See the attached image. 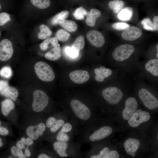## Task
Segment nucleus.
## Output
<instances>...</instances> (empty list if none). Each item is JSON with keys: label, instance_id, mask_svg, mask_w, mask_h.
Masks as SVG:
<instances>
[{"label": "nucleus", "instance_id": "31", "mask_svg": "<svg viewBox=\"0 0 158 158\" xmlns=\"http://www.w3.org/2000/svg\"><path fill=\"white\" fill-rule=\"evenodd\" d=\"M87 11L81 7L77 8L74 12L73 14L74 17L77 20H82L84 18V17L87 15Z\"/></svg>", "mask_w": 158, "mask_h": 158}, {"label": "nucleus", "instance_id": "15", "mask_svg": "<svg viewBox=\"0 0 158 158\" xmlns=\"http://www.w3.org/2000/svg\"><path fill=\"white\" fill-rule=\"evenodd\" d=\"M46 126L43 123H41L36 126H30L28 127L26 129L27 135L33 140H36L40 135H42L43 132L45 130Z\"/></svg>", "mask_w": 158, "mask_h": 158}, {"label": "nucleus", "instance_id": "21", "mask_svg": "<svg viewBox=\"0 0 158 158\" xmlns=\"http://www.w3.org/2000/svg\"><path fill=\"white\" fill-rule=\"evenodd\" d=\"M14 107V103L9 99H6L1 102V111L4 116H8Z\"/></svg>", "mask_w": 158, "mask_h": 158}, {"label": "nucleus", "instance_id": "12", "mask_svg": "<svg viewBox=\"0 0 158 158\" xmlns=\"http://www.w3.org/2000/svg\"><path fill=\"white\" fill-rule=\"evenodd\" d=\"M142 33V31L140 29L132 26L124 30L121 34V37L124 40L133 41L139 38Z\"/></svg>", "mask_w": 158, "mask_h": 158}, {"label": "nucleus", "instance_id": "39", "mask_svg": "<svg viewBox=\"0 0 158 158\" xmlns=\"http://www.w3.org/2000/svg\"><path fill=\"white\" fill-rule=\"evenodd\" d=\"M109 151V149L107 147H105L100 152L99 154L91 156L90 158H106Z\"/></svg>", "mask_w": 158, "mask_h": 158}, {"label": "nucleus", "instance_id": "52", "mask_svg": "<svg viewBox=\"0 0 158 158\" xmlns=\"http://www.w3.org/2000/svg\"><path fill=\"white\" fill-rule=\"evenodd\" d=\"M19 158H26V156L25 154H21L18 157Z\"/></svg>", "mask_w": 158, "mask_h": 158}, {"label": "nucleus", "instance_id": "6", "mask_svg": "<svg viewBox=\"0 0 158 158\" xmlns=\"http://www.w3.org/2000/svg\"><path fill=\"white\" fill-rule=\"evenodd\" d=\"M70 106L75 114L83 120L88 119L91 113L89 108L80 101L73 99L70 102Z\"/></svg>", "mask_w": 158, "mask_h": 158}, {"label": "nucleus", "instance_id": "48", "mask_svg": "<svg viewBox=\"0 0 158 158\" xmlns=\"http://www.w3.org/2000/svg\"><path fill=\"white\" fill-rule=\"evenodd\" d=\"M18 149V148L15 146H13L11 148V152L13 155L15 157H17Z\"/></svg>", "mask_w": 158, "mask_h": 158}, {"label": "nucleus", "instance_id": "54", "mask_svg": "<svg viewBox=\"0 0 158 158\" xmlns=\"http://www.w3.org/2000/svg\"><path fill=\"white\" fill-rule=\"evenodd\" d=\"M142 110L141 109H139L136 111V112L138 113H139L142 111Z\"/></svg>", "mask_w": 158, "mask_h": 158}, {"label": "nucleus", "instance_id": "34", "mask_svg": "<svg viewBox=\"0 0 158 158\" xmlns=\"http://www.w3.org/2000/svg\"><path fill=\"white\" fill-rule=\"evenodd\" d=\"M12 75V72L11 67L5 66L3 67L0 70V76L6 78H9Z\"/></svg>", "mask_w": 158, "mask_h": 158}, {"label": "nucleus", "instance_id": "23", "mask_svg": "<svg viewBox=\"0 0 158 158\" xmlns=\"http://www.w3.org/2000/svg\"><path fill=\"white\" fill-rule=\"evenodd\" d=\"M58 44V40L56 37H54L46 39L40 44V47L41 49L45 51L51 46L54 47Z\"/></svg>", "mask_w": 158, "mask_h": 158}, {"label": "nucleus", "instance_id": "35", "mask_svg": "<svg viewBox=\"0 0 158 158\" xmlns=\"http://www.w3.org/2000/svg\"><path fill=\"white\" fill-rule=\"evenodd\" d=\"M65 51L68 56L72 58L77 57L79 55V52L75 48L69 46L66 47Z\"/></svg>", "mask_w": 158, "mask_h": 158}, {"label": "nucleus", "instance_id": "28", "mask_svg": "<svg viewBox=\"0 0 158 158\" xmlns=\"http://www.w3.org/2000/svg\"><path fill=\"white\" fill-rule=\"evenodd\" d=\"M70 33L63 29L58 30L55 34L57 40L62 42L67 41L70 37Z\"/></svg>", "mask_w": 158, "mask_h": 158}, {"label": "nucleus", "instance_id": "30", "mask_svg": "<svg viewBox=\"0 0 158 158\" xmlns=\"http://www.w3.org/2000/svg\"><path fill=\"white\" fill-rule=\"evenodd\" d=\"M32 3L40 9H44L49 7L50 4V0H30Z\"/></svg>", "mask_w": 158, "mask_h": 158}, {"label": "nucleus", "instance_id": "29", "mask_svg": "<svg viewBox=\"0 0 158 158\" xmlns=\"http://www.w3.org/2000/svg\"><path fill=\"white\" fill-rule=\"evenodd\" d=\"M54 149L59 155L62 153L65 152L67 146V144L64 142H56L53 145Z\"/></svg>", "mask_w": 158, "mask_h": 158}, {"label": "nucleus", "instance_id": "46", "mask_svg": "<svg viewBox=\"0 0 158 158\" xmlns=\"http://www.w3.org/2000/svg\"><path fill=\"white\" fill-rule=\"evenodd\" d=\"M153 25L155 30H158V16H154L153 18Z\"/></svg>", "mask_w": 158, "mask_h": 158}, {"label": "nucleus", "instance_id": "27", "mask_svg": "<svg viewBox=\"0 0 158 158\" xmlns=\"http://www.w3.org/2000/svg\"><path fill=\"white\" fill-rule=\"evenodd\" d=\"M85 42L84 38L83 35L78 37L73 44L71 47L75 48L79 51L84 47Z\"/></svg>", "mask_w": 158, "mask_h": 158}, {"label": "nucleus", "instance_id": "1", "mask_svg": "<svg viewBox=\"0 0 158 158\" xmlns=\"http://www.w3.org/2000/svg\"><path fill=\"white\" fill-rule=\"evenodd\" d=\"M135 48L132 44H123L115 48L107 63L110 66L120 72L130 71L134 69L139 61L138 56H135Z\"/></svg>", "mask_w": 158, "mask_h": 158}, {"label": "nucleus", "instance_id": "8", "mask_svg": "<svg viewBox=\"0 0 158 158\" xmlns=\"http://www.w3.org/2000/svg\"><path fill=\"white\" fill-rule=\"evenodd\" d=\"M124 105L122 116L124 119L127 120L136 112L138 107V102L135 97L130 96L126 98Z\"/></svg>", "mask_w": 158, "mask_h": 158}, {"label": "nucleus", "instance_id": "51", "mask_svg": "<svg viewBox=\"0 0 158 158\" xmlns=\"http://www.w3.org/2000/svg\"><path fill=\"white\" fill-rule=\"evenodd\" d=\"M59 156L61 157H68V155L65 152H64L60 154Z\"/></svg>", "mask_w": 158, "mask_h": 158}, {"label": "nucleus", "instance_id": "22", "mask_svg": "<svg viewBox=\"0 0 158 158\" xmlns=\"http://www.w3.org/2000/svg\"><path fill=\"white\" fill-rule=\"evenodd\" d=\"M125 5V2L122 0H112L108 3L109 8L116 13H118Z\"/></svg>", "mask_w": 158, "mask_h": 158}, {"label": "nucleus", "instance_id": "5", "mask_svg": "<svg viewBox=\"0 0 158 158\" xmlns=\"http://www.w3.org/2000/svg\"><path fill=\"white\" fill-rule=\"evenodd\" d=\"M34 70L38 77L42 81L50 82L55 78V75L53 69L45 62H37L35 65Z\"/></svg>", "mask_w": 158, "mask_h": 158}, {"label": "nucleus", "instance_id": "42", "mask_svg": "<svg viewBox=\"0 0 158 158\" xmlns=\"http://www.w3.org/2000/svg\"><path fill=\"white\" fill-rule=\"evenodd\" d=\"M56 121L57 120L54 117H49L46 121V126L48 128H50L56 123Z\"/></svg>", "mask_w": 158, "mask_h": 158}, {"label": "nucleus", "instance_id": "2", "mask_svg": "<svg viewBox=\"0 0 158 158\" xmlns=\"http://www.w3.org/2000/svg\"><path fill=\"white\" fill-rule=\"evenodd\" d=\"M138 74L135 80L133 90L137 93L138 97L146 108L150 110L157 108L158 100L152 92L157 88L150 85Z\"/></svg>", "mask_w": 158, "mask_h": 158}, {"label": "nucleus", "instance_id": "4", "mask_svg": "<svg viewBox=\"0 0 158 158\" xmlns=\"http://www.w3.org/2000/svg\"><path fill=\"white\" fill-rule=\"evenodd\" d=\"M93 71L95 74V80L100 83L108 82L116 77L120 72L118 69L103 66L95 68Z\"/></svg>", "mask_w": 158, "mask_h": 158}, {"label": "nucleus", "instance_id": "14", "mask_svg": "<svg viewBox=\"0 0 158 158\" xmlns=\"http://www.w3.org/2000/svg\"><path fill=\"white\" fill-rule=\"evenodd\" d=\"M112 131V129L111 127L108 126H103L92 134L90 137V140L92 142L100 140L109 135Z\"/></svg>", "mask_w": 158, "mask_h": 158}, {"label": "nucleus", "instance_id": "32", "mask_svg": "<svg viewBox=\"0 0 158 158\" xmlns=\"http://www.w3.org/2000/svg\"><path fill=\"white\" fill-rule=\"evenodd\" d=\"M141 23L145 30L150 31L155 30L153 23L149 18H144L142 20Z\"/></svg>", "mask_w": 158, "mask_h": 158}, {"label": "nucleus", "instance_id": "38", "mask_svg": "<svg viewBox=\"0 0 158 158\" xmlns=\"http://www.w3.org/2000/svg\"><path fill=\"white\" fill-rule=\"evenodd\" d=\"M56 138L58 141L66 142L69 140V138L66 133L60 130L57 135Z\"/></svg>", "mask_w": 158, "mask_h": 158}, {"label": "nucleus", "instance_id": "13", "mask_svg": "<svg viewBox=\"0 0 158 158\" xmlns=\"http://www.w3.org/2000/svg\"><path fill=\"white\" fill-rule=\"evenodd\" d=\"M71 79L77 84H82L87 81L90 78L89 73L83 70H77L71 72L69 74Z\"/></svg>", "mask_w": 158, "mask_h": 158}, {"label": "nucleus", "instance_id": "36", "mask_svg": "<svg viewBox=\"0 0 158 158\" xmlns=\"http://www.w3.org/2000/svg\"><path fill=\"white\" fill-rule=\"evenodd\" d=\"M112 28L114 29L122 30H124L130 27V25L127 23L124 22H116L112 25Z\"/></svg>", "mask_w": 158, "mask_h": 158}, {"label": "nucleus", "instance_id": "43", "mask_svg": "<svg viewBox=\"0 0 158 158\" xmlns=\"http://www.w3.org/2000/svg\"><path fill=\"white\" fill-rule=\"evenodd\" d=\"M21 140L24 143L25 145H32L33 142L32 139L30 138H28L25 139V138H22Z\"/></svg>", "mask_w": 158, "mask_h": 158}, {"label": "nucleus", "instance_id": "16", "mask_svg": "<svg viewBox=\"0 0 158 158\" xmlns=\"http://www.w3.org/2000/svg\"><path fill=\"white\" fill-rule=\"evenodd\" d=\"M140 145V142L137 139L128 138L124 142L123 146L126 153L130 155L135 153Z\"/></svg>", "mask_w": 158, "mask_h": 158}, {"label": "nucleus", "instance_id": "3", "mask_svg": "<svg viewBox=\"0 0 158 158\" xmlns=\"http://www.w3.org/2000/svg\"><path fill=\"white\" fill-rule=\"evenodd\" d=\"M139 74L150 85L158 87V59L153 58L139 61L136 66Z\"/></svg>", "mask_w": 158, "mask_h": 158}, {"label": "nucleus", "instance_id": "56", "mask_svg": "<svg viewBox=\"0 0 158 158\" xmlns=\"http://www.w3.org/2000/svg\"><path fill=\"white\" fill-rule=\"evenodd\" d=\"M2 9V5L1 4L0 2V11Z\"/></svg>", "mask_w": 158, "mask_h": 158}, {"label": "nucleus", "instance_id": "37", "mask_svg": "<svg viewBox=\"0 0 158 158\" xmlns=\"http://www.w3.org/2000/svg\"><path fill=\"white\" fill-rule=\"evenodd\" d=\"M64 123V121L62 119L57 120L56 123L51 127L50 130L54 133L57 131Z\"/></svg>", "mask_w": 158, "mask_h": 158}, {"label": "nucleus", "instance_id": "45", "mask_svg": "<svg viewBox=\"0 0 158 158\" xmlns=\"http://www.w3.org/2000/svg\"><path fill=\"white\" fill-rule=\"evenodd\" d=\"M9 131L6 128L4 127H0V135H6L8 134Z\"/></svg>", "mask_w": 158, "mask_h": 158}, {"label": "nucleus", "instance_id": "47", "mask_svg": "<svg viewBox=\"0 0 158 158\" xmlns=\"http://www.w3.org/2000/svg\"><path fill=\"white\" fill-rule=\"evenodd\" d=\"M16 146L18 148L21 150L25 148V144L21 140H19L17 142Z\"/></svg>", "mask_w": 158, "mask_h": 158}, {"label": "nucleus", "instance_id": "7", "mask_svg": "<svg viewBox=\"0 0 158 158\" xmlns=\"http://www.w3.org/2000/svg\"><path fill=\"white\" fill-rule=\"evenodd\" d=\"M33 98L32 107L35 112L42 111L48 104L49 98L47 94L42 90H37L35 91Z\"/></svg>", "mask_w": 158, "mask_h": 158}, {"label": "nucleus", "instance_id": "55", "mask_svg": "<svg viewBox=\"0 0 158 158\" xmlns=\"http://www.w3.org/2000/svg\"><path fill=\"white\" fill-rule=\"evenodd\" d=\"M130 155L132 157H134L135 156V153H132Z\"/></svg>", "mask_w": 158, "mask_h": 158}, {"label": "nucleus", "instance_id": "41", "mask_svg": "<svg viewBox=\"0 0 158 158\" xmlns=\"http://www.w3.org/2000/svg\"><path fill=\"white\" fill-rule=\"evenodd\" d=\"M72 129L71 125L69 123H66L63 126L61 130L64 133H68L70 132Z\"/></svg>", "mask_w": 158, "mask_h": 158}, {"label": "nucleus", "instance_id": "24", "mask_svg": "<svg viewBox=\"0 0 158 158\" xmlns=\"http://www.w3.org/2000/svg\"><path fill=\"white\" fill-rule=\"evenodd\" d=\"M59 24L64 29L70 32L76 31L78 28L75 23L72 20H64L60 22Z\"/></svg>", "mask_w": 158, "mask_h": 158}, {"label": "nucleus", "instance_id": "53", "mask_svg": "<svg viewBox=\"0 0 158 158\" xmlns=\"http://www.w3.org/2000/svg\"><path fill=\"white\" fill-rule=\"evenodd\" d=\"M3 144L2 142V139L0 138V147H2L3 146Z\"/></svg>", "mask_w": 158, "mask_h": 158}, {"label": "nucleus", "instance_id": "49", "mask_svg": "<svg viewBox=\"0 0 158 158\" xmlns=\"http://www.w3.org/2000/svg\"><path fill=\"white\" fill-rule=\"evenodd\" d=\"M25 156L27 157H29L30 156L31 153L28 148H27L25 149Z\"/></svg>", "mask_w": 158, "mask_h": 158}, {"label": "nucleus", "instance_id": "9", "mask_svg": "<svg viewBox=\"0 0 158 158\" xmlns=\"http://www.w3.org/2000/svg\"><path fill=\"white\" fill-rule=\"evenodd\" d=\"M13 53L11 42L7 39H4L0 42V60L6 61L10 59Z\"/></svg>", "mask_w": 158, "mask_h": 158}, {"label": "nucleus", "instance_id": "26", "mask_svg": "<svg viewBox=\"0 0 158 158\" xmlns=\"http://www.w3.org/2000/svg\"><path fill=\"white\" fill-rule=\"evenodd\" d=\"M69 12L67 11H62L54 16L51 20V23L53 25L59 24L61 21L65 20L68 16Z\"/></svg>", "mask_w": 158, "mask_h": 158}, {"label": "nucleus", "instance_id": "18", "mask_svg": "<svg viewBox=\"0 0 158 158\" xmlns=\"http://www.w3.org/2000/svg\"><path fill=\"white\" fill-rule=\"evenodd\" d=\"M61 56V48L60 45L58 44L50 51L45 53L44 57L49 60L55 61L59 59Z\"/></svg>", "mask_w": 158, "mask_h": 158}, {"label": "nucleus", "instance_id": "44", "mask_svg": "<svg viewBox=\"0 0 158 158\" xmlns=\"http://www.w3.org/2000/svg\"><path fill=\"white\" fill-rule=\"evenodd\" d=\"M8 86V84L7 81L0 80V93Z\"/></svg>", "mask_w": 158, "mask_h": 158}, {"label": "nucleus", "instance_id": "25", "mask_svg": "<svg viewBox=\"0 0 158 158\" xmlns=\"http://www.w3.org/2000/svg\"><path fill=\"white\" fill-rule=\"evenodd\" d=\"M40 31L37 33L38 38L41 40L47 39L50 36L52 33L49 28L44 25H42L39 27Z\"/></svg>", "mask_w": 158, "mask_h": 158}, {"label": "nucleus", "instance_id": "57", "mask_svg": "<svg viewBox=\"0 0 158 158\" xmlns=\"http://www.w3.org/2000/svg\"><path fill=\"white\" fill-rule=\"evenodd\" d=\"M1 32L0 31V37H1Z\"/></svg>", "mask_w": 158, "mask_h": 158}, {"label": "nucleus", "instance_id": "59", "mask_svg": "<svg viewBox=\"0 0 158 158\" xmlns=\"http://www.w3.org/2000/svg\"><path fill=\"white\" fill-rule=\"evenodd\" d=\"M75 0V1H76V0Z\"/></svg>", "mask_w": 158, "mask_h": 158}, {"label": "nucleus", "instance_id": "33", "mask_svg": "<svg viewBox=\"0 0 158 158\" xmlns=\"http://www.w3.org/2000/svg\"><path fill=\"white\" fill-rule=\"evenodd\" d=\"M11 19L10 15L6 12H0V27L5 25Z\"/></svg>", "mask_w": 158, "mask_h": 158}, {"label": "nucleus", "instance_id": "17", "mask_svg": "<svg viewBox=\"0 0 158 158\" xmlns=\"http://www.w3.org/2000/svg\"><path fill=\"white\" fill-rule=\"evenodd\" d=\"M101 15L100 11L96 9L92 8L87 13V18L85 23L88 26L94 27L96 23V20Z\"/></svg>", "mask_w": 158, "mask_h": 158}, {"label": "nucleus", "instance_id": "20", "mask_svg": "<svg viewBox=\"0 0 158 158\" xmlns=\"http://www.w3.org/2000/svg\"><path fill=\"white\" fill-rule=\"evenodd\" d=\"M133 14V8L130 7H126L121 10L117 15V17L121 20L128 21L131 19Z\"/></svg>", "mask_w": 158, "mask_h": 158}, {"label": "nucleus", "instance_id": "19", "mask_svg": "<svg viewBox=\"0 0 158 158\" xmlns=\"http://www.w3.org/2000/svg\"><path fill=\"white\" fill-rule=\"evenodd\" d=\"M0 94L2 96L12 100L16 101L18 95L17 89L14 87L8 86Z\"/></svg>", "mask_w": 158, "mask_h": 158}, {"label": "nucleus", "instance_id": "58", "mask_svg": "<svg viewBox=\"0 0 158 158\" xmlns=\"http://www.w3.org/2000/svg\"><path fill=\"white\" fill-rule=\"evenodd\" d=\"M1 121H0V125L1 124Z\"/></svg>", "mask_w": 158, "mask_h": 158}, {"label": "nucleus", "instance_id": "40", "mask_svg": "<svg viewBox=\"0 0 158 158\" xmlns=\"http://www.w3.org/2000/svg\"><path fill=\"white\" fill-rule=\"evenodd\" d=\"M119 155L117 151L116 150H111L108 152L106 158H118Z\"/></svg>", "mask_w": 158, "mask_h": 158}, {"label": "nucleus", "instance_id": "10", "mask_svg": "<svg viewBox=\"0 0 158 158\" xmlns=\"http://www.w3.org/2000/svg\"><path fill=\"white\" fill-rule=\"evenodd\" d=\"M86 36L88 42L96 47H101L105 44L104 37L99 31L95 30H90L87 33Z\"/></svg>", "mask_w": 158, "mask_h": 158}, {"label": "nucleus", "instance_id": "50", "mask_svg": "<svg viewBox=\"0 0 158 158\" xmlns=\"http://www.w3.org/2000/svg\"><path fill=\"white\" fill-rule=\"evenodd\" d=\"M38 158H50L51 157L48 156L46 154H40L38 156Z\"/></svg>", "mask_w": 158, "mask_h": 158}, {"label": "nucleus", "instance_id": "11", "mask_svg": "<svg viewBox=\"0 0 158 158\" xmlns=\"http://www.w3.org/2000/svg\"><path fill=\"white\" fill-rule=\"evenodd\" d=\"M150 118V114L145 111H142L139 113L135 112L128 120L129 125L132 127H136L141 124L148 121Z\"/></svg>", "mask_w": 158, "mask_h": 158}]
</instances>
